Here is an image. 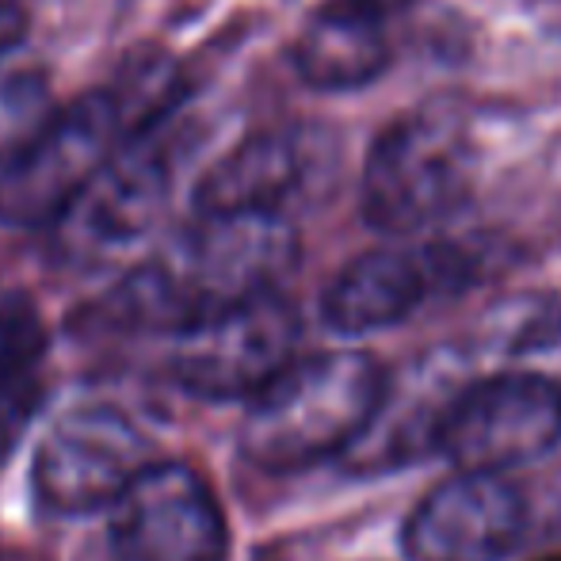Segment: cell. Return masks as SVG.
Segmentation results:
<instances>
[{
	"mask_svg": "<svg viewBox=\"0 0 561 561\" xmlns=\"http://www.w3.org/2000/svg\"><path fill=\"white\" fill-rule=\"evenodd\" d=\"M298 264V233L279 215H195L96 302L115 333L180 336L199 321L275 295Z\"/></svg>",
	"mask_w": 561,
	"mask_h": 561,
	"instance_id": "6da1fadb",
	"label": "cell"
},
{
	"mask_svg": "<svg viewBox=\"0 0 561 561\" xmlns=\"http://www.w3.org/2000/svg\"><path fill=\"white\" fill-rule=\"evenodd\" d=\"M386 390V375L363 352H325L295 359L241 424L244 462L267 473H295L347 455L367 432Z\"/></svg>",
	"mask_w": 561,
	"mask_h": 561,
	"instance_id": "7a4b0ae2",
	"label": "cell"
},
{
	"mask_svg": "<svg viewBox=\"0 0 561 561\" xmlns=\"http://www.w3.org/2000/svg\"><path fill=\"white\" fill-rule=\"evenodd\" d=\"M473 176V141L447 112H416L378 134L363 169V215L393 237L424 233L462 207Z\"/></svg>",
	"mask_w": 561,
	"mask_h": 561,
	"instance_id": "3957f363",
	"label": "cell"
},
{
	"mask_svg": "<svg viewBox=\"0 0 561 561\" xmlns=\"http://www.w3.org/2000/svg\"><path fill=\"white\" fill-rule=\"evenodd\" d=\"M126 141L107 89L73 100L0 172V226H54Z\"/></svg>",
	"mask_w": 561,
	"mask_h": 561,
	"instance_id": "277c9868",
	"label": "cell"
},
{
	"mask_svg": "<svg viewBox=\"0 0 561 561\" xmlns=\"http://www.w3.org/2000/svg\"><path fill=\"white\" fill-rule=\"evenodd\" d=\"M298 336V310L275 290L180 333L169 378L199 401H252L295 363Z\"/></svg>",
	"mask_w": 561,
	"mask_h": 561,
	"instance_id": "5b68a950",
	"label": "cell"
},
{
	"mask_svg": "<svg viewBox=\"0 0 561 561\" xmlns=\"http://www.w3.org/2000/svg\"><path fill=\"white\" fill-rule=\"evenodd\" d=\"M149 439L112 405H77L50 424L35 447L31 485L54 516H89L115 508L149 470Z\"/></svg>",
	"mask_w": 561,
	"mask_h": 561,
	"instance_id": "8992f818",
	"label": "cell"
},
{
	"mask_svg": "<svg viewBox=\"0 0 561 561\" xmlns=\"http://www.w3.org/2000/svg\"><path fill=\"white\" fill-rule=\"evenodd\" d=\"M172 169L153 138L123 146L73 207L50 226L54 256L69 267H107L138 249L169 210Z\"/></svg>",
	"mask_w": 561,
	"mask_h": 561,
	"instance_id": "52a82bcc",
	"label": "cell"
},
{
	"mask_svg": "<svg viewBox=\"0 0 561 561\" xmlns=\"http://www.w3.org/2000/svg\"><path fill=\"white\" fill-rule=\"evenodd\" d=\"M561 444V390L542 375L470 382L450 409L439 455L462 473H504Z\"/></svg>",
	"mask_w": 561,
	"mask_h": 561,
	"instance_id": "ba28073f",
	"label": "cell"
},
{
	"mask_svg": "<svg viewBox=\"0 0 561 561\" xmlns=\"http://www.w3.org/2000/svg\"><path fill=\"white\" fill-rule=\"evenodd\" d=\"M118 561H226L229 531L210 485L184 462H157L112 512Z\"/></svg>",
	"mask_w": 561,
	"mask_h": 561,
	"instance_id": "9c48e42d",
	"label": "cell"
},
{
	"mask_svg": "<svg viewBox=\"0 0 561 561\" xmlns=\"http://www.w3.org/2000/svg\"><path fill=\"white\" fill-rule=\"evenodd\" d=\"M336 146L321 126H275L229 149L195 184V215H279L333 172Z\"/></svg>",
	"mask_w": 561,
	"mask_h": 561,
	"instance_id": "30bf717a",
	"label": "cell"
},
{
	"mask_svg": "<svg viewBox=\"0 0 561 561\" xmlns=\"http://www.w3.org/2000/svg\"><path fill=\"white\" fill-rule=\"evenodd\" d=\"M527 508L501 473H462L436 485L401 527L409 561H501L524 539Z\"/></svg>",
	"mask_w": 561,
	"mask_h": 561,
	"instance_id": "8fae6325",
	"label": "cell"
},
{
	"mask_svg": "<svg viewBox=\"0 0 561 561\" xmlns=\"http://www.w3.org/2000/svg\"><path fill=\"white\" fill-rule=\"evenodd\" d=\"M455 272L436 249H370L325 287L321 321L340 336H367L413 318Z\"/></svg>",
	"mask_w": 561,
	"mask_h": 561,
	"instance_id": "7c38bea8",
	"label": "cell"
},
{
	"mask_svg": "<svg viewBox=\"0 0 561 561\" xmlns=\"http://www.w3.org/2000/svg\"><path fill=\"white\" fill-rule=\"evenodd\" d=\"M466 386L470 382L458 378V367L447 352H432L398 378H386L382 401L359 444L347 450V462L363 473H378L439 450L444 424Z\"/></svg>",
	"mask_w": 561,
	"mask_h": 561,
	"instance_id": "4fadbf2b",
	"label": "cell"
},
{
	"mask_svg": "<svg viewBox=\"0 0 561 561\" xmlns=\"http://www.w3.org/2000/svg\"><path fill=\"white\" fill-rule=\"evenodd\" d=\"M390 61L382 27L352 0L329 4L302 27L295 43V69L318 92H352L370 84Z\"/></svg>",
	"mask_w": 561,
	"mask_h": 561,
	"instance_id": "5bb4252c",
	"label": "cell"
},
{
	"mask_svg": "<svg viewBox=\"0 0 561 561\" xmlns=\"http://www.w3.org/2000/svg\"><path fill=\"white\" fill-rule=\"evenodd\" d=\"M107 92H112L118 118H123L126 141H141L153 138L164 118L184 104L187 84L172 58H164V54H134V58L123 61L115 81L107 84Z\"/></svg>",
	"mask_w": 561,
	"mask_h": 561,
	"instance_id": "9a60e30c",
	"label": "cell"
},
{
	"mask_svg": "<svg viewBox=\"0 0 561 561\" xmlns=\"http://www.w3.org/2000/svg\"><path fill=\"white\" fill-rule=\"evenodd\" d=\"M46 355V325L27 295L0 298V398L31 390V375Z\"/></svg>",
	"mask_w": 561,
	"mask_h": 561,
	"instance_id": "2e32d148",
	"label": "cell"
},
{
	"mask_svg": "<svg viewBox=\"0 0 561 561\" xmlns=\"http://www.w3.org/2000/svg\"><path fill=\"white\" fill-rule=\"evenodd\" d=\"M61 107H54L43 73H12L0 81V161L12 164Z\"/></svg>",
	"mask_w": 561,
	"mask_h": 561,
	"instance_id": "e0dca14e",
	"label": "cell"
},
{
	"mask_svg": "<svg viewBox=\"0 0 561 561\" xmlns=\"http://www.w3.org/2000/svg\"><path fill=\"white\" fill-rule=\"evenodd\" d=\"M31 8L27 0H0V58L27 38Z\"/></svg>",
	"mask_w": 561,
	"mask_h": 561,
	"instance_id": "ac0fdd59",
	"label": "cell"
},
{
	"mask_svg": "<svg viewBox=\"0 0 561 561\" xmlns=\"http://www.w3.org/2000/svg\"><path fill=\"white\" fill-rule=\"evenodd\" d=\"M355 8H363L367 15H375V20H382V15L398 12V8H405L409 0H352Z\"/></svg>",
	"mask_w": 561,
	"mask_h": 561,
	"instance_id": "d6986e66",
	"label": "cell"
},
{
	"mask_svg": "<svg viewBox=\"0 0 561 561\" xmlns=\"http://www.w3.org/2000/svg\"><path fill=\"white\" fill-rule=\"evenodd\" d=\"M542 561H561V558H542Z\"/></svg>",
	"mask_w": 561,
	"mask_h": 561,
	"instance_id": "ffe728a7",
	"label": "cell"
}]
</instances>
